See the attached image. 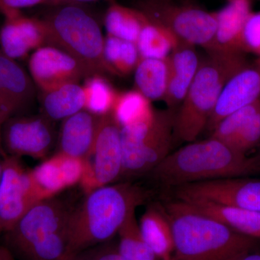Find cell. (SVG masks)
<instances>
[{
    "label": "cell",
    "mask_w": 260,
    "mask_h": 260,
    "mask_svg": "<svg viewBox=\"0 0 260 260\" xmlns=\"http://www.w3.org/2000/svg\"><path fill=\"white\" fill-rule=\"evenodd\" d=\"M259 99L260 57H257L239 70L225 84L205 131L210 134L225 116Z\"/></svg>",
    "instance_id": "cell-15"
},
{
    "label": "cell",
    "mask_w": 260,
    "mask_h": 260,
    "mask_svg": "<svg viewBox=\"0 0 260 260\" xmlns=\"http://www.w3.org/2000/svg\"><path fill=\"white\" fill-rule=\"evenodd\" d=\"M83 88L85 99L84 110L97 116L112 113L119 92L104 75H90L85 78Z\"/></svg>",
    "instance_id": "cell-29"
},
{
    "label": "cell",
    "mask_w": 260,
    "mask_h": 260,
    "mask_svg": "<svg viewBox=\"0 0 260 260\" xmlns=\"http://www.w3.org/2000/svg\"><path fill=\"white\" fill-rule=\"evenodd\" d=\"M104 58L114 75L118 76L134 73L141 59L135 43L108 34L104 38Z\"/></svg>",
    "instance_id": "cell-27"
},
{
    "label": "cell",
    "mask_w": 260,
    "mask_h": 260,
    "mask_svg": "<svg viewBox=\"0 0 260 260\" xmlns=\"http://www.w3.org/2000/svg\"><path fill=\"white\" fill-rule=\"evenodd\" d=\"M226 1H227V0H226Z\"/></svg>",
    "instance_id": "cell-44"
},
{
    "label": "cell",
    "mask_w": 260,
    "mask_h": 260,
    "mask_svg": "<svg viewBox=\"0 0 260 260\" xmlns=\"http://www.w3.org/2000/svg\"><path fill=\"white\" fill-rule=\"evenodd\" d=\"M226 2L221 9L215 11L216 30L209 51H242L241 35L246 19L252 12L251 0Z\"/></svg>",
    "instance_id": "cell-20"
},
{
    "label": "cell",
    "mask_w": 260,
    "mask_h": 260,
    "mask_svg": "<svg viewBox=\"0 0 260 260\" xmlns=\"http://www.w3.org/2000/svg\"><path fill=\"white\" fill-rule=\"evenodd\" d=\"M30 175L42 200L55 198L68 189L56 153L30 169Z\"/></svg>",
    "instance_id": "cell-31"
},
{
    "label": "cell",
    "mask_w": 260,
    "mask_h": 260,
    "mask_svg": "<svg viewBox=\"0 0 260 260\" xmlns=\"http://www.w3.org/2000/svg\"><path fill=\"white\" fill-rule=\"evenodd\" d=\"M249 63L242 51H206L176 113L174 143H191L205 131L225 84Z\"/></svg>",
    "instance_id": "cell-4"
},
{
    "label": "cell",
    "mask_w": 260,
    "mask_h": 260,
    "mask_svg": "<svg viewBox=\"0 0 260 260\" xmlns=\"http://www.w3.org/2000/svg\"><path fill=\"white\" fill-rule=\"evenodd\" d=\"M73 260H124L119 255L115 244L104 243L78 254Z\"/></svg>",
    "instance_id": "cell-34"
},
{
    "label": "cell",
    "mask_w": 260,
    "mask_h": 260,
    "mask_svg": "<svg viewBox=\"0 0 260 260\" xmlns=\"http://www.w3.org/2000/svg\"><path fill=\"white\" fill-rule=\"evenodd\" d=\"M196 47L179 41L168 57L169 78L164 101L168 108L177 109L185 98L199 68Z\"/></svg>",
    "instance_id": "cell-18"
},
{
    "label": "cell",
    "mask_w": 260,
    "mask_h": 260,
    "mask_svg": "<svg viewBox=\"0 0 260 260\" xmlns=\"http://www.w3.org/2000/svg\"><path fill=\"white\" fill-rule=\"evenodd\" d=\"M162 203L174 235V260H226L254 251L257 239L243 235L177 199Z\"/></svg>",
    "instance_id": "cell-3"
},
{
    "label": "cell",
    "mask_w": 260,
    "mask_h": 260,
    "mask_svg": "<svg viewBox=\"0 0 260 260\" xmlns=\"http://www.w3.org/2000/svg\"><path fill=\"white\" fill-rule=\"evenodd\" d=\"M54 121L43 114L13 116L5 123L2 140L5 153L46 159L55 144Z\"/></svg>",
    "instance_id": "cell-12"
},
{
    "label": "cell",
    "mask_w": 260,
    "mask_h": 260,
    "mask_svg": "<svg viewBox=\"0 0 260 260\" xmlns=\"http://www.w3.org/2000/svg\"><path fill=\"white\" fill-rule=\"evenodd\" d=\"M177 109L155 111L153 120L121 128L122 174L120 181L145 177L170 153Z\"/></svg>",
    "instance_id": "cell-7"
},
{
    "label": "cell",
    "mask_w": 260,
    "mask_h": 260,
    "mask_svg": "<svg viewBox=\"0 0 260 260\" xmlns=\"http://www.w3.org/2000/svg\"><path fill=\"white\" fill-rule=\"evenodd\" d=\"M148 19L140 10L112 2L104 15L108 35L136 44Z\"/></svg>",
    "instance_id": "cell-24"
},
{
    "label": "cell",
    "mask_w": 260,
    "mask_h": 260,
    "mask_svg": "<svg viewBox=\"0 0 260 260\" xmlns=\"http://www.w3.org/2000/svg\"><path fill=\"white\" fill-rule=\"evenodd\" d=\"M183 202L192 209L232 230L260 240V213L208 200H189Z\"/></svg>",
    "instance_id": "cell-21"
},
{
    "label": "cell",
    "mask_w": 260,
    "mask_h": 260,
    "mask_svg": "<svg viewBox=\"0 0 260 260\" xmlns=\"http://www.w3.org/2000/svg\"><path fill=\"white\" fill-rule=\"evenodd\" d=\"M210 137L247 153L260 143V99L234 111L215 126Z\"/></svg>",
    "instance_id": "cell-16"
},
{
    "label": "cell",
    "mask_w": 260,
    "mask_h": 260,
    "mask_svg": "<svg viewBox=\"0 0 260 260\" xmlns=\"http://www.w3.org/2000/svg\"><path fill=\"white\" fill-rule=\"evenodd\" d=\"M85 93L79 83H71L59 88L42 92L41 114L54 121L66 118L84 110Z\"/></svg>",
    "instance_id": "cell-23"
},
{
    "label": "cell",
    "mask_w": 260,
    "mask_h": 260,
    "mask_svg": "<svg viewBox=\"0 0 260 260\" xmlns=\"http://www.w3.org/2000/svg\"><path fill=\"white\" fill-rule=\"evenodd\" d=\"M134 8L181 42L211 49L217 26L215 11L192 0H136Z\"/></svg>",
    "instance_id": "cell-8"
},
{
    "label": "cell",
    "mask_w": 260,
    "mask_h": 260,
    "mask_svg": "<svg viewBox=\"0 0 260 260\" xmlns=\"http://www.w3.org/2000/svg\"><path fill=\"white\" fill-rule=\"evenodd\" d=\"M80 186L84 193L120 181L122 174L121 127L112 113L101 116L93 148L85 160Z\"/></svg>",
    "instance_id": "cell-9"
},
{
    "label": "cell",
    "mask_w": 260,
    "mask_h": 260,
    "mask_svg": "<svg viewBox=\"0 0 260 260\" xmlns=\"http://www.w3.org/2000/svg\"><path fill=\"white\" fill-rule=\"evenodd\" d=\"M0 260H18L5 246L0 245Z\"/></svg>",
    "instance_id": "cell-37"
},
{
    "label": "cell",
    "mask_w": 260,
    "mask_h": 260,
    "mask_svg": "<svg viewBox=\"0 0 260 260\" xmlns=\"http://www.w3.org/2000/svg\"><path fill=\"white\" fill-rule=\"evenodd\" d=\"M170 260H174V259H170Z\"/></svg>",
    "instance_id": "cell-43"
},
{
    "label": "cell",
    "mask_w": 260,
    "mask_h": 260,
    "mask_svg": "<svg viewBox=\"0 0 260 260\" xmlns=\"http://www.w3.org/2000/svg\"><path fill=\"white\" fill-rule=\"evenodd\" d=\"M169 78L168 58L140 59L134 72L135 89L150 102L164 99Z\"/></svg>",
    "instance_id": "cell-25"
},
{
    "label": "cell",
    "mask_w": 260,
    "mask_h": 260,
    "mask_svg": "<svg viewBox=\"0 0 260 260\" xmlns=\"http://www.w3.org/2000/svg\"><path fill=\"white\" fill-rule=\"evenodd\" d=\"M46 3H49L53 5H59L64 3H70L69 0H44Z\"/></svg>",
    "instance_id": "cell-39"
},
{
    "label": "cell",
    "mask_w": 260,
    "mask_h": 260,
    "mask_svg": "<svg viewBox=\"0 0 260 260\" xmlns=\"http://www.w3.org/2000/svg\"><path fill=\"white\" fill-rule=\"evenodd\" d=\"M41 201L30 169L23 165L21 158L7 155L0 181V233L9 232Z\"/></svg>",
    "instance_id": "cell-10"
},
{
    "label": "cell",
    "mask_w": 260,
    "mask_h": 260,
    "mask_svg": "<svg viewBox=\"0 0 260 260\" xmlns=\"http://www.w3.org/2000/svg\"><path fill=\"white\" fill-rule=\"evenodd\" d=\"M259 153H258L257 155V157L258 158H259L260 159V143H259Z\"/></svg>",
    "instance_id": "cell-42"
},
{
    "label": "cell",
    "mask_w": 260,
    "mask_h": 260,
    "mask_svg": "<svg viewBox=\"0 0 260 260\" xmlns=\"http://www.w3.org/2000/svg\"><path fill=\"white\" fill-rule=\"evenodd\" d=\"M152 189L133 181H119L85 194L68 223L70 260L83 251L110 242L126 218L153 196Z\"/></svg>",
    "instance_id": "cell-1"
},
{
    "label": "cell",
    "mask_w": 260,
    "mask_h": 260,
    "mask_svg": "<svg viewBox=\"0 0 260 260\" xmlns=\"http://www.w3.org/2000/svg\"><path fill=\"white\" fill-rule=\"evenodd\" d=\"M47 44L58 48L75 58L89 76L114 75L104 58V37L100 25L78 3L56 5L42 18Z\"/></svg>",
    "instance_id": "cell-6"
},
{
    "label": "cell",
    "mask_w": 260,
    "mask_h": 260,
    "mask_svg": "<svg viewBox=\"0 0 260 260\" xmlns=\"http://www.w3.org/2000/svg\"><path fill=\"white\" fill-rule=\"evenodd\" d=\"M73 208L57 196L39 202L5 233L4 246L18 260H70L68 223Z\"/></svg>",
    "instance_id": "cell-5"
},
{
    "label": "cell",
    "mask_w": 260,
    "mask_h": 260,
    "mask_svg": "<svg viewBox=\"0 0 260 260\" xmlns=\"http://www.w3.org/2000/svg\"><path fill=\"white\" fill-rule=\"evenodd\" d=\"M179 42V39L172 32L148 20L140 32L136 45L141 59H165Z\"/></svg>",
    "instance_id": "cell-28"
},
{
    "label": "cell",
    "mask_w": 260,
    "mask_h": 260,
    "mask_svg": "<svg viewBox=\"0 0 260 260\" xmlns=\"http://www.w3.org/2000/svg\"><path fill=\"white\" fill-rule=\"evenodd\" d=\"M116 245L119 255L124 260H159L142 235L135 211L129 215L117 233Z\"/></svg>",
    "instance_id": "cell-30"
},
{
    "label": "cell",
    "mask_w": 260,
    "mask_h": 260,
    "mask_svg": "<svg viewBox=\"0 0 260 260\" xmlns=\"http://www.w3.org/2000/svg\"><path fill=\"white\" fill-rule=\"evenodd\" d=\"M46 3L44 0H0V13L5 18L21 13L23 8Z\"/></svg>",
    "instance_id": "cell-35"
},
{
    "label": "cell",
    "mask_w": 260,
    "mask_h": 260,
    "mask_svg": "<svg viewBox=\"0 0 260 260\" xmlns=\"http://www.w3.org/2000/svg\"><path fill=\"white\" fill-rule=\"evenodd\" d=\"M59 157V164L68 188L80 184L85 172V160L64 154L56 153Z\"/></svg>",
    "instance_id": "cell-33"
},
{
    "label": "cell",
    "mask_w": 260,
    "mask_h": 260,
    "mask_svg": "<svg viewBox=\"0 0 260 260\" xmlns=\"http://www.w3.org/2000/svg\"><path fill=\"white\" fill-rule=\"evenodd\" d=\"M47 44L42 18H30L22 13L5 18L0 30V51L10 59H25L30 51Z\"/></svg>",
    "instance_id": "cell-17"
},
{
    "label": "cell",
    "mask_w": 260,
    "mask_h": 260,
    "mask_svg": "<svg viewBox=\"0 0 260 260\" xmlns=\"http://www.w3.org/2000/svg\"><path fill=\"white\" fill-rule=\"evenodd\" d=\"M226 260H260V253L254 251H246Z\"/></svg>",
    "instance_id": "cell-36"
},
{
    "label": "cell",
    "mask_w": 260,
    "mask_h": 260,
    "mask_svg": "<svg viewBox=\"0 0 260 260\" xmlns=\"http://www.w3.org/2000/svg\"><path fill=\"white\" fill-rule=\"evenodd\" d=\"M142 235L159 260H170L174 243L172 225L164 205L151 203L140 219Z\"/></svg>",
    "instance_id": "cell-22"
},
{
    "label": "cell",
    "mask_w": 260,
    "mask_h": 260,
    "mask_svg": "<svg viewBox=\"0 0 260 260\" xmlns=\"http://www.w3.org/2000/svg\"><path fill=\"white\" fill-rule=\"evenodd\" d=\"M28 68L32 81L42 92L50 91L68 84L79 83L89 77L75 58L50 45L43 46L32 53Z\"/></svg>",
    "instance_id": "cell-13"
},
{
    "label": "cell",
    "mask_w": 260,
    "mask_h": 260,
    "mask_svg": "<svg viewBox=\"0 0 260 260\" xmlns=\"http://www.w3.org/2000/svg\"><path fill=\"white\" fill-rule=\"evenodd\" d=\"M240 50L260 57V12H251L246 19L241 35Z\"/></svg>",
    "instance_id": "cell-32"
},
{
    "label": "cell",
    "mask_w": 260,
    "mask_h": 260,
    "mask_svg": "<svg viewBox=\"0 0 260 260\" xmlns=\"http://www.w3.org/2000/svg\"><path fill=\"white\" fill-rule=\"evenodd\" d=\"M155 112L151 102L133 89L119 93L112 114L116 123L123 128L150 122Z\"/></svg>",
    "instance_id": "cell-26"
},
{
    "label": "cell",
    "mask_w": 260,
    "mask_h": 260,
    "mask_svg": "<svg viewBox=\"0 0 260 260\" xmlns=\"http://www.w3.org/2000/svg\"><path fill=\"white\" fill-rule=\"evenodd\" d=\"M36 87L18 63L0 51V116L5 121L26 112L35 99Z\"/></svg>",
    "instance_id": "cell-14"
},
{
    "label": "cell",
    "mask_w": 260,
    "mask_h": 260,
    "mask_svg": "<svg viewBox=\"0 0 260 260\" xmlns=\"http://www.w3.org/2000/svg\"><path fill=\"white\" fill-rule=\"evenodd\" d=\"M260 174V159L215 138L195 140L170 153L146 177L162 187Z\"/></svg>",
    "instance_id": "cell-2"
},
{
    "label": "cell",
    "mask_w": 260,
    "mask_h": 260,
    "mask_svg": "<svg viewBox=\"0 0 260 260\" xmlns=\"http://www.w3.org/2000/svg\"><path fill=\"white\" fill-rule=\"evenodd\" d=\"M3 167H4V158L0 156V181H1L2 176H3Z\"/></svg>",
    "instance_id": "cell-41"
},
{
    "label": "cell",
    "mask_w": 260,
    "mask_h": 260,
    "mask_svg": "<svg viewBox=\"0 0 260 260\" xmlns=\"http://www.w3.org/2000/svg\"><path fill=\"white\" fill-rule=\"evenodd\" d=\"M5 122H6V121H5V119L0 116V156L3 157V158H5L7 155V154L5 153L4 148H3V140H2V130H3V126L4 125Z\"/></svg>",
    "instance_id": "cell-38"
},
{
    "label": "cell",
    "mask_w": 260,
    "mask_h": 260,
    "mask_svg": "<svg viewBox=\"0 0 260 260\" xmlns=\"http://www.w3.org/2000/svg\"><path fill=\"white\" fill-rule=\"evenodd\" d=\"M174 199L204 200L260 213V179L224 178L172 188Z\"/></svg>",
    "instance_id": "cell-11"
},
{
    "label": "cell",
    "mask_w": 260,
    "mask_h": 260,
    "mask_svg": "<svg viewBox=\"0 0 260 260\" xmlns=\"http://www.w3.org/2000/svg\"><path fill=\"white\" fill-rule=\"evenodd\" d=\"M101 116L82 110L61 121L58 150L85 160L93 148Z\"/></svg>",
    "instance_id": "cell-19"
},
{
    "label": "cell",
    "mask_w": 260,
    "mask_h": 260,
    "mask_svg": "<svg viewBox=\"0 0 260 260\" xmlns=\"http://www.w3.org/2000/svg\"><path fill=\"white\" fill-rule=\"evenodd\" d=\"M101 1V0H69L71 3H93V2ZM104 1H109L110 3L112 2H116V0H104Z\"/></svg>",
    "instance_id": "cell-40"
}]
</instances>
